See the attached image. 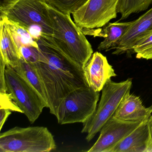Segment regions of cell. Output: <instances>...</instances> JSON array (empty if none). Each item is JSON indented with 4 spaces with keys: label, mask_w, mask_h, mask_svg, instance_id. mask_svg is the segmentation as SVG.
Listing matches in <instances>:
<instances>
[{
    "label": "cell",
    "mask_w": 152,
    "mask_h": 152,
    "mask_svg": "<svg viewBox=\"0 0 152 152\" xmlns=\"http://www.w3.org/2000/svg\"><path fill=\"white\" fill-rule=\"evenodd\" d=\"M36 41L40 57L34 65L46 89L50 112L56 117L60 104L69 93L88 85L83 68L56 43L52 36L42 34Z\"/></svg>",
    "instance_id": "1"
},
{
    "label": "cell",
    "mask_w": 152,
    "mask_h": 152,
    "mask_svg": "<svg viewBox=\"0 0 152 152\" xmlns=\"http://www.w3.org/2000/svg\"><path fill=\"white\" fill-rule=\"evenodd\" d=\"M47 7L53 24V39L83 69L93 54L91 44L71 15L63 14L48 4Z\"/></svg>",
    "instance_id": "2"
},
{
    "label": "cell",
    "mask_w": 152,
    "mask_h": 152,
    "mask_svg": "<svg viewBox=\"0 0 152 152\" xmlns=\"http://www.w3.org/2000/svg\"><path fill=\"white\" fill-rule=\"evenodd\" d=\"M0 15L25 28L36 40L42 34L53 35L46 0H17L0 9Z\"/></svg>",
    "instance_id": "3"
},
{
    "label": "cell",
    "mask_w": 152,
    "mask_h": 152,
    "mask_svg": "<svg viewBox=\"0 0 152 152\" xmlns=\"http://www.w3.org/2000/svg\"><path fill=\"white\" fill-rule=\"evenodd\" d=\"M56 148L47 127L16 126L0 134V152H49Z\"/></svg>",
    "instance_id": "4"
},
{
    "label": "cell",
    "mask_w": 152,
    "mask_h": 152,
    "mask_svg": "<svg viewBox=\"0 0 152 152\" xmlns=\"http://www.w3.org/2000/svg\"><path fill=\"white\" fill-rule=\"evenodd\" d=\"M132 85V80L130 78L120 83L110 80L106 83L95 113L83 123L81 132L87 133L86 139L88 142L93 139L113 117L122 101L130 94Z\"/></svg>",
    "instance_id": "5"
},
{
    "label": "cell",
    "mask_w": 152,
    "mask_h": 152,
    "mask_svg": "<svg viewBox=\"0 0 152 152\" xmlns=\"http://www.w3.org/2000/svg\"><path fill=\"white\" fill-rule=\"evenodd\" d=\"M99 92L87 86L69 93L58 108L56 116L58 123L61 125L84 123L95 113L99 100Z\"/></svg>",
    "instance_id": "6"
},
{
    "label": "cell",
    "mask_w": 152,
    "mask_h": 152,
    "mask_svg": "<svg viewBox=\"0 0 152 152\" xmlns=\"http://www.w3.org/2000/svg\"><path fill=\"white\" fill-rule=\"evenodd\" d=\"M5 77L7 92L12 95L23 113L31 124L40 115L44 107H48L36 91L12 67L6 66Z\"/></svg>",
    "instance_id": "7"
},
{
    "label": "cell",
    "mask_w": 152,
    "mask_h": 152,
    "mask_svg": "<svg viewBox=\"0 0 152 152\" xmlns=\"http://www.w3.org/2000/svg\"><path fill=\"white\" fill-rule=\"evenodd\" d=\"M119 0H88L72 14L74 21L82 30L103 27L117 17Z\"/></svg>",
    "instance_id": "8"
},
{
    "label": "cell",
    "mask_w": 152,
    "mask_h": 152,
    "mask_svg": "<svg viewBox=\"0 0 152 152\" xmlns=\"http://www.w3.org/2000/svg\"><path fill=\"white\" fill-rule=\"evenodd\" d=\"M141 123L121 121L113 116L101 129L97 140L87 152H111Z\"/></svg>",
    "instance_id": "9"
},
{
    "label": "cell",
    "mask_w": 152,
    "mask_h": 152,
    "mask_svg": "<svg viewBox=\"0 0 152 152\" xmlns=\"http://www.w3.org/2000/svg\"><path fill=\"white\" fill-rule=\"evenodd\" d=\"M152 33V8L132 21L115 47L113 55L133 54L134 46L140 41Z\"/></svg>",
    "instance_id": "10"
},
{
    "label": "cell",
    "mask_w": 152,
    "mask_h": 152,
    "mask_svg": "<svg viewBox=\"0 0 152 152\" xmlns=\"http://www.w3.org/2000/svg\"><path fill=\"white\" fill-rule=\"evenodd\" d=\"M83 72L89 87L98 92L102 91L112 77L116 76L107 58L98 51L92 54L84 66Z\"/></svg>",
    "instance_id": "11"
},
{
    "label": "cell",
    "mask_w": 152,
    "mask_h": 152,
    "mask_svg": "<svg viewBox=\"0 0 152 152\" xmlns=\"http://www.w3.org/2000/svg\"><path fill=\"white\" fill-rule=\"evenodd\" d=\"M132 21L129 22H116L109 23L103 28H97V30H82L85 35H93L94 37L104 38L98 46L99 51H108L115 49L122 36L127 31Z\"/></svg>",
    "instance_id": "12"
},
{
    "label": "cell",
    "mask_w": 152,
    "mask_h": 152,
    "mask_svg": "<svg viewBox=\"0 0 152 152\" xmlns=\"http://www.w3.org/2000/svg\"><path fill=\"white\" fill-rule=\"evenodd\" d=\"M152 113L150 107L143 105L139 97L130 93L122 101L113 116L121 121L144 122L148 121Z\"/></svg>",
    "instance_id": "13"
},
{
    "label": "cell",
    "mask_w": 152,
    "mask_h": 152,
    "mask_svg": "<svg viewBox=\"0 0 152 152\" xmlns=\"http://www.w3.org/2000/svg\"><path fill=\"white\" fill-rule=\"evenodd\" d=\"M148 121L141 123L115 146L111 152H150V132Z\"/></svg>",
    "instance_id": "14"
},
{
    "label": "cell",
    "mask_w": 152,
    "mask_h": 152,
    "mask_svg": "<svg viewBox=\"0 0 152 152\" xmlns=\"http://www.w3.org/2000/svg\"><path fill=\"white\" fill-rule=\"evenodd\" d=\"M0 18V59L6 66L14 68L22 58L20 49L7 22Z\"/></svg>",
    "instance_id": "15"
},
{
    "label": "cell",
    "mask_w": 152,
    "mask_h": 152,
    "mask_svg": "<svg viewBox=\"0 0 152 152\" xmlns=\"http://www.w3.org/2000/svg\"><path fill=\"white\" fill-rule=\"evenodd\" d=\"M13 69L36 91L48 108V101L46 89L34 64L26 62L22 58L18 66Z\"/></svg>",
    "instance_id": "16"
},
{
    "label": "cell",
    "mask_w": 152,
    "mask_h": 152,
    "mask_svg": "<svg viewBox=\"0 0 152 152\" xmlns=\"http://www.w3.org/2000/svg\"><path fill=\"white\" fill-rule=\"evenodd\" d=\"M152 4V0H119L117 13L121 14L119 21L126 19L132 14L146 10Z\"/></svg>",
    "instance_id": "17"
},
{
    "label": "cell",
    "mask_w": 152,
    "mask_h": 152,
    "mask_svg": "<svg viewBox=\"0 0 152 152\" xmlns=\"http://www.w3.org/2000/svg\"><path fill=\"white\" fill-rule=\"evenodd\" d=\"M3 18L7 22L19 49L20 47L23 45H32L38 47L36 40L33 38L31 34L25 28L4 18Z\"/></svg>",
    "instance_id": "18"
},
{
    "label": "cell",
    "mask_w": 152,
    "mask_h": 152,
    "mask_svg": "<svg viewBox=\"0 0 152 152\" xmlns=\"http://www.w3.org/2000/svg\"><path fill=\"white\" fill-rule=\"evenodd\" d=\"M88 0H46L49 6L65 15H72Z\"/></svg>",
    "instance_id": "19"
},
{
    "label": "cell",
    "mask_w": 152,
    "mask_h": 152,
    "mask_svg": "<svg viewBox=\"0 0 152 152\" xmlns=\"http://www.w3.org/2000/svg\"><path fill=\"white\" fill-rule=\"evenodd\" d=\"M133 53L138 59H152V33L138 42L133 48Z\"/></svg>",
    "instance_id": "20"
},
{
    "label": "cell",
    "mask_w": 152,
    "mask_h": 152,
    "mask_svg": "<svg viewBox=\"0 0 152 152\" xmlns=\"http://www.w3.org/2000/svg\"><path fill=\"white\" fill-rule=\"evenodd\" d=\"M20 52L22 58L28 63L34 64L39 61L40 53L39 47L23 45L20 47Z\"/></svg>",
    "instance_id": "21"
},
{
    "label": "cell",
    "mask_w": 152,
    "mask_h": 152,
    "mask_svg": "<svg viewBox=\"0 0 152 152\" xmlns=\"http://www.w3.org/2000/svg\"><path fill=\"white\" fill-rule=\"evenodd\" d=\"M0 108L8 109L11 111L23 113V111L19 108L12 95L8 92L0 93Z\"/></svg>",
    "instance_id": "22"
},
{
    "label": "cell",
    "mask_w": 152,
    "mask_h": 152,
    "mask_svg": "<svg viewBox=\"0 0 152 152\" xmlns=\"http://www.w3.org/2000/svg\"><path fill=\"white\" fill-rule=\"evenodd\" d=\"M6 65L1 59H0V93L7 92V84L5 77V69Z\"/></svg>",
    "instance_id": "23"
},
{
    "label": "cell",
    "mask_w": 152,
    "mask_h": 152,
    "mask_svg": "<svg viewBox=\"0 0 152 152\" xmlns=\"http://www.w3.org/2000/svg\"><path fill=\"white\" fill-rule=\"evenodd\" d=\"M11 111L4 108H0V130L3 128L7 119L11 114Z\"/></svg>",
    "instance_id": "24"
},
{
    "label": "cell",
    "mask_w": 152,
    "mask_h": 152,
    "mask_svg": "<svg viewBox=\"0 0 152 152\" xmlns=\"http://www.w3.org/2000/svg\"><path fill=\"white\" fill-rule=\"evenodd\" d=\"M149 132H150V140L149 143V149L150 152H152V114L148 119V121Z\"/></svg>",
    "instance_id": "25"
},
{
    "label": "cell",
    "mask_w": 152,
    "mask_h": 152,
    "mask_svg": "<svg viewBox=\"0 0 152 152\" xmlns=\"http://www.w3.org/2000/svg\"><path fill=\"white\" fill-rule=\"evenodd\" d=\"M17 1V0H0V9L10 6Z\"/></svg>",
    "instance_id": "26"
},
{
    "label": "cell",
    "mask_w": 152,
    "mask_h": 152,
    "mask_svg": "<svg viewBox=\"0 0 152 152\" xmlns=\"http://www.w3.org/2000/svg\"><path fill=\"white\" fill-rule=\"evenodd\" d=\"M150 108H151V110H152V105L150 107Z\"/></svg>",
    "instance_id": "27"
}]
</instances>
